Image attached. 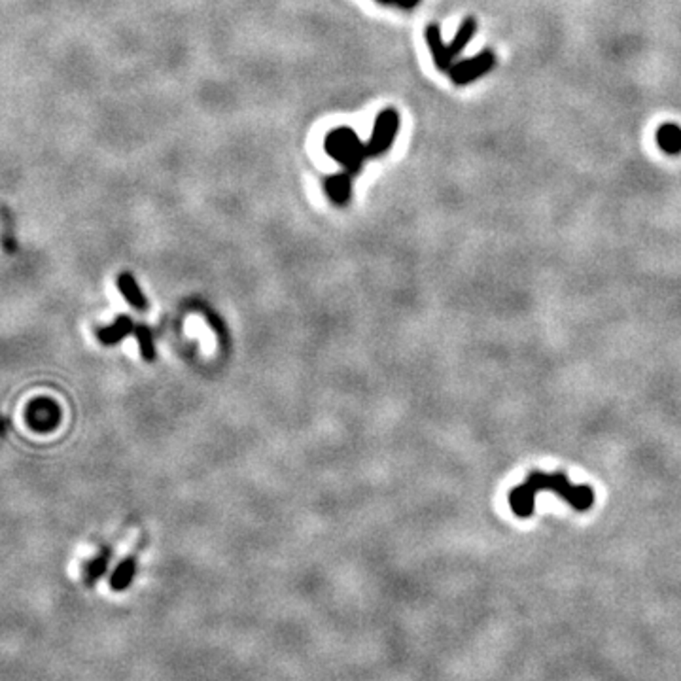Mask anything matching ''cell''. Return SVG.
Listing matches in <instances>:
<instances>
[{"label":"cell","instance_id":"277c9868","mask_svg":"<svg viewBox=\"0 0 681 681\" xmlns=\"http://www.w3.org/2000/svg\"><path fill=\"white\" fill-rule=\"evenodd\" d=\"M494 65H496V55L487 49V52H481L471 59H464V61L452 65L449 74H451L452 84L467 85L475 82L477 78H481L482 74L490 72L494 69Z\"/></svg>","mask_w":681,"mask_h":681},{"label":"cell","instance_id":"3957f363","mask_svg":"<svg viewBox=\"0 0 681 681\" xmlns=\"http://www.w3.org/2000/svg\"><path fill=\"white\" fill-rule=\"evenodd\" d=\"M399 131V114L394 108H384L375 118V125L368 140V155L379 157L384 155L396 142Z\"/></svg>","mask_w":681,"mask_h":681},{"label":"cell","instance_id":"9c48e42d","mask_svg":"<svg viewBox=\"0 0 681 681\" xmlns=\"http://www.w3.org/2000/svg\"><path fill=\"white\" fill-rule=\"evenodd\" d=\"M118 290L122 291V295L127 299V303L133 309H137V311H146L148 309L144 293L140 291L137 280L133 278L131 273H122V275L118 276Z\"/></svg>","mask_w":681,"mask_h":681},{"label":"cell","instance_id":"4fadbf2b","mask_svg":"<svg viewBox=\"0 0 681 681\" xmlns=\"http://www.w3.org/2000/svg\"><path fill=\"white\" fill-rule=\"evenodd\" d=\"M110 557H112V552L102 551L99 557H95V559L87 564V568H85V581H87V585L97 583L100 577L104 575L108 564H110Z\"/></svg>","mask_w":681,"mask_h":681},{"label":"cell","instance_id":"6da1fadb","mask_svg":"<svg viewBox=\"0 0 681 681\" xmlns=\"http://www.w3.org/2000/svg\"><path fill=\"white\" fill-rule=\"evenodd\" d=\"M555 492L575 511H589L594 505V490L589 484H574L564 471L544 473L532 471L522 484L509 492V507L519 519H528L534 515L536 496L539 492Z\"/></svg>","mask_w":681,"mask_h":681},{"label":"cell","instance_id":"5b68a950","mask_svg":"<svg viewBox=\"0 0 681 681\" xmlns=\"http://www.w3.org/2000/svg\"><path fill=\"white\" fill-rule=\"evenodd\" d=\"M29 424L38 432L54 429L59 422V407L52 399H36L29 407Z\"/></svg>","mask_w":681,"mask_h":681},{"label":"cell","instance_id":"8fae6325","mask_svg":"<svg viewBox=\"0 0 681 681\" xmlns=\"http://www.w3.org/2000/svg\"><path fill=\"white\" fill-rule=\"evenodd\" d=\"M475 31H477V21H475L473 17H467V19L462 21L460 29L456 31V34H454V38H452L451 44H449V54H451L452 59L458 57V55L464 52V47H466L467 44L471 42V38L475 36Z\"/></svg>","mask_w":681,"mask_h":681},{"label":"cell","instance_id":"ba28073f","mask_svg":"<svg viewBox=\"0 0 681 681\" xmlns=\"http://www.w3.org/2000/svg\"><path fill=\"white\" fill-rule=\"evenodd\" d=\"M135 324H133V320H131L129 316H118L114 320V324H110V326H107V328H100L99 331H97V337H99V341L102 343V345H115V343H120L122 339H125L127 335H131V333H135Z\"/></svg>","mask_w":681,"mask_h":681},{"label":"cell","instance_id":"7a4b0ae2","mask_svg":"<svg viewBox=\"0 0 681 681\" xmlns=\"http://www.w3.org/2000/svg\"><path fill=\"white\" fill-rule=\"evenodd\" d=\"M324 148L329 157H333L337 163H341L348 175L356 177L364 168V163L368 159V144H364L358 137V133L350 127H337L329 131Z\"/></svg>","mask_w":681,"mask_h":681},{"label":"cell","instance_id":"30bf717a","mask_svg":"<svg viewBox=\"0 0 681 681\" xmlns=\"http://www.w3.org/2000/svg\"><path fill=\"white\" fill-rule=\"evenodd\" d=\"M657 144L670 155L681 153V127L676 123H665L657 131Z\"/></svg>","mask_w":681,"mask_h":681},{"label":"cell","instance_id":"9a60e30c","mask_svg":"<svg viewBox=\"0 0 681 681\" xmlns=\"http://www.w3.org/2000/svg\"><path fill=\"white\" fill-rule=\"evenodd\" d=\"M421 4V0H396V6L401 10H413Z\"/></svg>","mask_w":681,"mask_h":681},{"label":"cell","instance_id":"8992f818","mask_svg":"<svg viewBox=\"0 0 681 681\" xmlns=\"http://www.w3.org/2000/svg\"><path fill=\"white\" fill-rule=\"evenodd\" d=\"M324 190L328 193L329 201L337 207H345L353 199V175L348 172H339L326 178Z\"/></svg>","mask_w":681,"mask_h":681},{"label":"cell","instance_id":"52a82bcc","mask_svg":"<svg viewBox=\"0 0 681 681\" xmlns=\"http://www.w3.org/2000/svg\"><path fill=\"white\" fill-rule=\"evenodd\" d=\"M426 44L429 47V54L434 57V63L439 70H451L452 67V59L451 54H449V44H445L443 36H441V29L439 25H428L426 29Z\"/></svg>","mask_w":681,"mask_h":681},{"label":"cell","instance_id":"7c38bea8","mask_svg":"<svg viewBox=\"0 0 681 681\" xmlns=\"http://www.w3.org/2000/svg\"><path fill=\"white\" fill-rule=\"evenodd\" d=\"M135 570H137V562L135 559H125L122 560V564L115 568L114 574L110 577V585L114 590H123L129 587V583L133 581V575H135Z\"/></svg>","mask_w":681,"mask_h":681},{"label":"cell","instance_id":"2e32d148","mask_svg":"<svg viewBox=\"0 0 681 681\" xmlns=\"http://www.w3.org/2000/svg\"><path fill=\"white\" fill-rule=\"evenodd\" d=\"M375 2L383 4V6H396V0H375Z\"/></svg>","mask_w":681,"mask_h":681},{"label":"cell","instance_id":"5bb4252c","mask_svg":"<svg viewBox=\"0 0 681 681\" xmlns=\"http://www.w3.org/2000/svg\"><path fill=\"white\" fill-rule=\"evenodd\" d=\"M135 337H137L138 346H140L142 358L148 361L155 360V345H153L152 329L148 328V326H142V324H140V326L135 328Z\"/></svg>","mask_w":681,"mask_h":681}]
</instances>
